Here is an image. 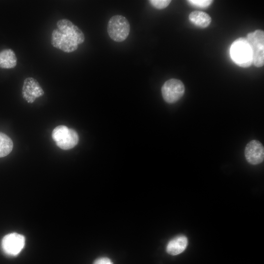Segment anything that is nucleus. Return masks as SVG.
<instances>
[{
    "instance_id": "1",
    "label": "nucleus",
    "mask_w": 264,
    "mask_h": 264,
    "mask_svg": "<svg viewBox=\"0 0 264 264\" xmlns=\"http://www.w3.org/2000/svg\"><path fill=\"white\" fill-rule=\"evenodd\" d=\"M57 28L52 33L51 43L55 47L70 53L77 50L78 44L85 41L81 30L67 19H61L57 22Z\"/></svg>"
},
{
    "instance_id": "2",
    "label": "nucleus",
    "mask_w": 264,
    "mask_h": 264,
    "mask_svg": "<svg viewBox=\"0 0 264 264\" xmlns=\"http://www.w3.org/2000/svg\"><path fill=\"white\" fill-rule=\"evenodd\" d=\"M230 54L233 61L242 67H248L252 64V53L250 46L244 38L234 41L230 49Z\"/></svg>"
},
{
    "instance_id": "3",
    "label": "nucleus",
    "mask_w": 264,
    "mask_h": 264,
    "mask_svg": "<svg viewBox=\"0 0 264 264\" xmlns=\"http://www.w3.org/2000/svg\"><path fill=\"white\" fill-rule=\"evenodd\" d=\"M107 31L110 37L116 42H122L128 37L130 31L127 19L120 15L112 16L109 20Z\"/></svg>"
},
{
    "instance_id": "4",
    "label": "nucleus",
    "mask_w": 264,
    "mask_h": 264,
    "mask_svg": "<svg viewBox=\"0 0 264 264\" xmlns=\"http://www.w3.org/2000/svg\"><path fill=\"white\" fill-rule=\"evenodd\" d=\"M52 137L57 146L65 150L73 148L79 141L77 132L65 125H60L55 128L52 133Z\"/></svg>"
},
{
    "instance_id": "5",
    "label": "nucleus",
    "mask_w": 264,
    "mask_h": 264,
    "mask_svg": "<svg viewBox=\"0 0 264 264\" xmlns=\"http://www.w3.org/2000/svg\"><path fill=\"white\" fill-rule=\"evenodd\" d=\"M251 48L252 64L257 67L264 64V32L262 30H256L249 33L246 38Z\"/></svg>"
},
{
    "instance_id": "6",
    "label": "nucleus",
    "mask_w": 264,
    "mask_h": 264,
    "mask_svg": "<svg viewBox=\"0 0 264 264\" xmlns=\"http://www.w3.org/2000/svg\"><path fill=\"white\" fill-rule=\"evenodd\" d=\"M25 243V239L23 235L13 232L3 237L1 242V247L5 254L15 256L22 251Z\"/></svg>"
},
{
    "instance_id": "7",
    "label": "nucleus",
    "mask_w": 264,
    "mask_h": 264,
    "mask_svg": "<svg viewBox=\"0 0 264 264\" xmlns=\"http://www.w3.org/2000/svg\"><path fill=\"white\" fill-rule=\"evenodd\" d=\"M185 87L183 83L176 79L166 81L161 88V93L164 100L168 103H174L178 101L183 95Z\"/></svg>"
},
{
    "instance_id": "8",
    "label": "nucleus",
    "mask_w": 264,
    "mask_h": 264,
    "mask_svg": "<svg viewBox=\"0 0 264 264\" xmlns=\"http://www.w3.org/2000/svg\"><path fill=\"white\" fill-rule=\"evenodd\" d=\"M44 94V91L38 82L33 77H27L23 82L22 95L24 100L29 103H33Z\"/></svg>"
},
{
    "instance_id": "9",
    "label": "nucleus",
    "mask_w": 264,
    "mask_h": 264,
    "mask_svg": "<svg viewBox=\"0 0 264 264\" xmlns=\"http://www.w3.org/2000/svg\"><path fill=\"white\" fill-rule=\"evenodd\" d=\"M244 155L247 162L252 165L262 163L264 159V148L257 140L250 141L246 146Z\"/></svg>"
},
{
    "instance_id": "10",
    "label": "nucleus",
    "mask_w": 264,
    "mask_h": 264,
    "mask_svg": "<svg viewBox=\"0 0 264 264\" xmlns=\"http://www.w3.org/2000/svg\"><path fill=\"white\" fill-rule=\"evenodd\" d=\"M187 244L188 240L185 236H178L168 242L166 246V251L170 255H176L183 252Z\"/></svg>"
},
{
    "instance_id": "11",
    "label": "nucleus",
    "mask_w": 264,
    "mask_h": 264,
    "mask_svg": "<svg viewBox=\"0 0 264 264\" xmlns=\"http://www.w3.org/2000/svg\"><path fill=\"white\" fill-rule=\"evenodd\" d=\"M190 21L197 26L205 28L210 24L211 18L210 16L202 11H194L189 16Z\"/></svg>"
},
{
    "instance_id": "12",
    "label": "nucleus",
    "mask_w": 264,
    "mask_h": 264,
    "mask_svg": "<svg viewBox=\"0 0 264 264\" xmlns=\"http://www.w3.org/2000/svg\"><path fill=\"white\" fill-rule=\"evenodd\" d=\"M17 59L15 52L11 49L0 51V67L12 68L17 65Z\"/></svg>"
},
{
    "instance_id": "13",
    "label": "nucleus",
    "mask_w": 264,
    "mask_h": 264,
    "mask_svg": "<svg viewBox=\"0 0 264 264\" xmlns=\"http://www.w3.org/2000/svg\"><path fill=\"white\" fill-rule=\"evenodd\" d=\"M13 143L6 134L0 132V157L8 155L12 151Z\"/></svg>"
},
{
    "instance_id": "14",
    "label": "nucleus",
    "mask_w": 264,
    "mask_h": 264,
    "mask_svg": "<svg viewBox=\"0 0 264 264\" xmlns=\"http://www.w3.org/2000/svg\"><path fill=\"white\" fill-rule=\"evenodd\" d=\"M151 4L157 9H162L167 7L171 0H150Z\"/></svg>"
},
{
    "instance_id": "15",
    "label": "nucleus",
    "mask_w": 264,
    "mask_h": 264,
    "mask_svg": "<svg viewBox=\"0 0 264 264\" xmlns=\"http://www.w3.org/2000/svg\"><path fill=\"white\" fill-rule=\"evenodd\" d=\"M187 1L194 6L206 8L210 6L213 1L211 0H189Z\"/></svg>"
},
{
    "instance_id": "16",
    "label": "nucleus",
    "mask_w": 264,
    "mask_h": 264,
    "mask_svg": "<svg viewBox=\"0 0 264 264\" xmlns=\"http://www.w3.org/2000/svg\"><path fill=\"white\" fill-rule=\"evenodd\" d=\"M93 264H112V263L110 259L102 257L96 260Z\"/></svg>"
}]
</instances>
